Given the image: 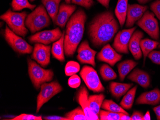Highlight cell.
Masks as SVG:
<instances>
[{
  "label": "cell",
  "mask_w": 160,
  "mask_h": 120,
  "mask_svg": "<svg viewBox=\"0 0 160 120\" xmlns=\"http://www.w3.org/2000/svg\"><path fill=\"white\" fill-rule=\"evenodd\" d=\"M119 26L111 11L99 13L93 18L88 27L91 42L96 47H100L111 41Z\"/></svg>",
  "instance_id": "obj_1"
},
{
  "label": "cell",
  "mask_w": 160,
  "mask_h": 120,
  "mask_svg": "<svg viewBox=\"0 0 160 120\" xmlns=\"http://www.w3.org/2000/svg\"><path fill=\"white\" fill-rule=\"evenodd\" d=\"M87 16L83 10L78 9L67 23L64 48L65 55L72 56L84 34Z\"/></svg>",
  "instance_id": "obj_2"
},
{
  "label": "cell",
  "mask_w": 160,
  "mask_h": 120,
  "mask_svg": "<svg viewBox=\"0 0 160 120\" xmlns=\"http://www.w3.org/2000/svg\"><path fill=\"white\" fill-rule=\"evenodd\" d=\"M25 24L33 34L48 26L50 24V17L44 6L39 5L28 15Z\"/></svg>",
  "instance_id": "obj_3"
},
{
  "label": "cell",
  "mask_w": 160,
  "mask_h": 120,
  "mask_svg": "<svg viewBox=\"0 0 160 120\" xmlns=\"http://www.w3.org/2000/svg\"><path fill=\"white\" fill-rule=\"evenodd\" d=\"M28 16L27 12H13L11 10L9 9L0 18L6 22L9 27L15 34L25 37L28 32L25 24Z\"/></svg>",
  "instance_id": "obj_4"
},
{
  "label": "cell",
  "mask_w": 160,
  "mask_h": 120,
  "mask_svg": "<svg viewBox=\"0 0 160 120\" xmlns=\"http://www.w3.org/2000/svg\"><path fill=\"white\" fill-rule=\"evenodd\" d=\"M28 62L29 76L36 89H40L43 83L52 80L54 73L52 70L43 69L30 59H28Z\"/></svg>",
  "instance_id": "obj_5"
},
{
  "label": "cell",
  "mask_w": 160,
  "mask_h": 120,
  "mask_svg": "<svg viewBox=\"0 0 160 120\" xmlns=\"http://www.w3.org/2000/svg\"><path fill=\"white\" fill-rule=\"evenodd\" d=\"M5 40L14 51L21 54H31L33 47L24 39L15 34L8 26H6L3 34Z\"/></svg>",
  "instance_id": "obj_6"
},
{
  "label": "cell",
  "mask_w": 160,
  "mask_h": 120,
  "mask_svg": "<svg viewBox=\"0 0 160 120\" xmlns=\"http://www.w3.org/2000/svg\"><path fill=\"white\" fill-rule=\"evenodd\" d=\"M62 90V87L57 81L43 83L40 87V91L37 97V113L39 112L42 106Z\"/></svg>",
  "instance_id": "obj_7"
},
{
  "label": "cell",
  "mask_w": 160,
  "mask_h": 120,
  "mask_svg": "<svg viewBox=\"0 0 160 120\" xmlns=\"http://www.w3.org/2000/svg\"><path fill=\"white\" fill-rule=\"evenodd\" d=\"M80 75L90 90L94 93H101L105 90L97 71L92 67L83 66Z\"/></svg>",
  "instance_id": "obj_8"
},
{
  "label": "cell",
  "mask_w": 160,
  "mask_h": 120,
  "mask_svg": "<svg viewBox=\"0 0 160 120\" xmlns=\"http://www.w3.org/2000/svg\"><path fill=\"white\" fill-rule=\"evenodd\" d=\"M137 25L147 33L153 39L158 40L159 27L157 20L153 12L146 11L142 17L138 21Z\"/></svg>",
  "instance_id": "obj_9"
},
{
  "label": "cell",
  "mask_w": 160,
  "mask_h": 120,
  "mask_svg": "<svg viewBox=\"0 0 160 120\" xmlns=\"http://www.w3.org/2000/svg\"><path fill=\"white\" fill-rule=\"evenodd\" d=\"M62 34L59 28H56L53 30L38 32L28 37V39L31 43H40L47 45L60 39Z\"/></svg>",
  "instance_id": "obj_10"
},
{
  "label": "cell",
  "mask_w": 160,
  "mask_h": 120,
  "mask_svg": "<svg viewBox=\"0 0 160 120\" xmlns=\"http://www.w3.org/2000/svg\"><path fill=\"white\" fill-rule=\"evenodd\" d=\"M136 29V27L119 31L114 39L113 46L120 53L128 54V44L130 38Z\"/></svg>",
  "instance_id": "obj_11"
},
{
  "label": "cell",
  "mask_w": 160,
  "mask_h": 120,
  "mask_svg": "<svg viewBox=\"0 0 160 120\" xmlns=\"http://www.w3.org/2000/svg\"><path fill=\"white\" fill-rule=\"evenodd\" d=\"M50 46L36 43L31 58L38 62L42 67H46L50 63Z\"/></svg>",
  "instance_id": "obj_12"
},
{
  "label": "cell",
  "mask_w": 160,
  "mask_h": 120,
  "mask_svg": "<svg viewBox=\"0 0 160 120\" xmlns=\"http://www.w3.org/2000/svg\"><path fill=\"white\" fill-rule=\"evenodd\" d=\"M77 59L82 64H88L96 66L95 55L97 51L91 48L88 42L85 40L78 47Z\"/></svg>",
  "instance_id": "obj_13"
},
{
  "label": "cell",
  "mask_w": 160,
  "mask_h": 120,
  "mask_svg": "<svg viewBox=\"0 0 160 120\" xmlns=\"http://www.w3.org/2000/svg\"><path fill=\"white\" fill-rule=\"evenodd\" d=\"M76 100L82 108L87 120H100L98 115L94 113L90 108L88 91L84 86H82L80 88V89L77 92Z\"/></svg>",
  "instance_id": "obj_14"
},
{
  "label": "cell",
  "mask_w": 160,
  "mask_h": 120,
  "mask_svg": "<svg viewBox=\"0 0 160 120\" xmlns=\"http://www.w3.org/2000/svg\"><path fill=\"white\" fill-rule=\"evenodd\" d=\"M148 7L138 4H128L127 15V27H132L135 23L139 21L147 11Z\"/></svg>",
  "instance_id": "obj_15"
},
{
  "label": "cell",
  "mask_w": 160,
  "mask_h": 120,
  "mask_svg": "<svg viewBox=\"0 0 160 120\" xmlns=\"http://www.w3.org/2000/svg\"><path fill=\"white\" fill-rule=\"evenodd\" d=\"M122 58V55L118 53L109 44L105 46L97 55L98 60L108 63L111 66L121 60Z\"/></svg>",
  "instance_id": "obj_16"
},
{
  "label": "cell",
  "mask_w": 160,
  "mask_h": 120,
  "mask_svg": "<svg viewBox=\"0 0 160 120\" xmlns=\"http://www.w3.org/2000/svg\"><path fill=\"white\" fill-rule=\"evenodd\" d=\"M76 9L75 5L62 3L59 8L55 24L57 26L63 28Z\"/></svg>",
  "instance_id": "obj_17"
},
{
  "label": "cell",
  "mask_w": 160,
  "mask_h": 120,
  "mask_svg": "<svg viewBox=\"0 0 160 120\" xmlns=\"http://www.w3.org/2000/svg\"><path fill=\"white\" fill-rule=\"evenodd\" d=\"M143 36V33L142 31L137 30L134 32L129 41L128 49L136 60L141 59L142 55L141 48V41Z\"/></svg>",
  "instance_id": "obj_18"
},
{
  "label": "cell",
  "mask_w": 160,
  "mask_h": 120,
  "mask_svg": "<svg viewBox=\"0 0 160 120\" xmlns=\"http://www.w3.org/2000/svg\"><path fill=\"white\" fill-rule=\"evenodd\" d=\"M160 103V90L158 88L142 94L136 100L137 104L155 105Z\"/></svg>",
  "instance_id": "obj_19"
},
{
  "label": "cell",
  "mask_w": 160,
  "mask_h": 120,
  "mask_svg": "<svg viewBox=\"0 0 160 120\" xmlns=\"http://www.w3.org/2000/svg\"><path fill=\"white\" fill-rule=\"evenodd\" d=\"M128 79L136 82L144 88H147L150 85V78L147 72L136 69L128 75Z\"/></svg>",
  "instance_id": "obj_20"
},
{
  "label": "cell",
  "mask_w": 160,
  "mask_h": 120,
  "mask_svg": "<svg viewBox=\"0 0 160 120\" xmlns=\"http://www.w3.org/2000/svg\"><path fill=\"white\" fill-rule=\"evenodd\" d=\"M128 6V0L118 1L115 13L121 27L123 26L125 23Z\"/></svg>",
  "instance_id": "obj_21"
},
{
  "label": "cell",
  "mask_w": 160,
  "mask_h": 120,
  "mask_svg": "<svg viewBox=\"0 0 160 120\" xmlns=\"http://www.w3.org/2000/svg\"><path fill=\"white\" fill-rule=\"evenodd\" d=\"M132 86V83L128 84L112 82L110 83L109 88L112 95L117 98H119L125 94Z\"/></svg>",
  "instance_id": "obj_22"
},
{
  "label": "cell",
  "mask_w": 160,
  "mask_h": 120,
  "mask_svg": "<svg viewBox=\"0 0 160 120\" xmlns=\"http://www.w3.org/2000/svg\"><path fill=\"white\" fill-rule=\"evenodd\" d=\"M65 33L64 31H63L62 37L53 44L52 48V54L54 58L61 62L65 61L64 48Z\"/></svg>",
  "instance_id": "obj_23"
},
{
  "label": "cell",
  "mask_w": 160,
  "mask_h": 120,
  "mask_svg": "<svg viewBox=\"0 0 160 120\" xmlns=\"http://www.w3.org/2000/svg\"><path fill=\"white\" fill-rule=\"evenodd\" d=\"M62 0H41L50 18L53 23H55L56 19L59 12L60 4Z\"/></svg>",
  "instance_id": "obj_24"
},
{
  "label": "cell",
  "mask_w": 160,
  "mask_h": 120,
  "mask_svg": "<svg viewBox=\"0 0 160 120\" xmlns=\"http://www.w3.org/2000/svg\"><path fill=\"white\" fill-rule=\"evenodd\" d=\"M137 65V63L132 60H127L120 63L118 65V68L120 80L123 81L126 76Z\"/></svg>",
  "instance_id": "obj_25"
},
{
  "label": "cell",
  "mask_w": 160,
  "mask_h": 120,
  "mask_svg": "<svg viewBox=\"0 0 160 120\" xmlns=\"http://www.w3.org/2000/svg\"><path fill=\"white\" fill-rule=\"evenodd\" d=\"M105 96L103 94L93 95L88 97L90 108L94 113L99 115L102 105L105 100Z\"/></svg>",
  "instance_id": "obj_26"
},
{
  "label": "cell",
  "mask_w": 160,
  "mask_h": 120,
  "mask_svg": "<svg viewBox=\"0 0 160 120\" xmlns=\"http://www.w3.org/2000/svg\"><path fill=\"white\" fill-rule=\"evenodd\" d=\"M159 42L146 38L142 39L141 41V48L143 55V65H144L146 58L148 55L159 45Z\"/></svg>",
  "instance_id": "obj_27"
},
{
  "label": "cell",
  "mask_w": 160,
  "mask_h": 120,
  "mask_svg": "<svg viewBox=\"0 0 160 120\" xmlns=\"http://www.w3.org/2000/svg\"><path fill=\"white\" fill-rule=\"evenodd\" d=\"M137 89V86H135L126 93L120 103L122 108L129 110L132 108L134 101Z\"/></svg>",
  "instance_id": "obj_28"
},
{
  "label": "cell",
  "mask_w": 160,
  "mask_h": 120,
  "mask_svg": "<svg viewBox=\"0 0 160 120\" xmlns=\"http://www.w3.org/2000/svg\"><path fill=\"white\" fill-rule=\"evenodd\" d=\"M101 108L106 111L113 113H122L125 114H129L121 106L120 107L111 100H104L102 105Z\"/></svg>",
  "instance_id": "obj_29"
},
{
  "label": "cell",
  "mask_w": 160,
  "mask_h": 120,
  "mask_svg": "<svg viewBox=\"0 0 160 120\" xmlns=\"http://www.w3.org/2000/svg\"><path fill=\"white\" fill-rule=\"evenodd\" d=\"M11 6L13 11H19L26 8L33 10L36 7L35 4L29 2L28 0H12Z\"/></svg>",
  "instance_id": "obj_30"
},
{
  "label": "cell",
  "mask_w": 160,
  "mask_h": 120,
  "mask_svg": "<svg viewBox=\"0 0 160 120\" xmlns=\"http://www.w3.org/2000/svg\"><path fill=\"white\" fill-rule=\"evenodd\" d=\"M100 73L105 81L113 80L116 79L117 77L116 72L107 64H104L101 66L100 69Z\"/></svg>",
  "instance_id": "obj_31"
},
{
  "label": "cell",
  "mask_w": 160,
  "mask_h": 120,
  "mask_svg": "<svg viewBox=\"0 0 160 120\" xmlns=\"http://www.w3.org/2000/svg\"><path fill=\"white\" fill-rule=\"evenodd\" d=\"M65 117L69 120H87L85 113L81 107H77L71 112L67 113Z\"/></svg>",
  "instance_id": "obj_32"
},
{
  "label": "cell",
  "mask_w": 160,
  "mask_h": 120,
  "mask_svg": "<svg viewBox=\"0 0 160 120\" xmlns=\"http://www.w3.org/2000/svg\"><path fill=\"white\" fill-rule=\"evenodd\" d=\"M122 114V113H113L100 110L98 115L101 120H120Z\"/></svg>",
  "instance_id": "obj_33"
},
{
  "label": "cell",
  "mask_w": 160,
  "mask_h": 120,
  "mask_svg": "<svg viewBox=\"0 0 160 120\" xmlns=\"http://www.w3.org/2000/svg\"><path fill=\"white\" fill-rule=\"evenodd\" d=\"M80 70V66L78 63L74 61H70L65 66V72L66 76H72L79 72Z\"/></svg>",
  "instance_id": "obj_34"
},
{
  "label": "cell",
  "mask_w": 160,
  "mask_h": 120,
  "mask_svg": "<svg viewBox=\"0 0 160 120\" xmlns=\"http://www.w3.org/2000/svg\"><path fill=\"white\" fill-rule=\"evenodd\" d=\"M81 79L76 74L72 75L68 80V85L72 88L76 89L79 87L81 84Z\"/></svg>",
  "instance_id": "obj_35"
},
{
  "label": "cell",
  "mask_w": 160,
  "mask_h": 120,
  "mask_svg": "<svg viewBox=\"0 0 160 120\" xmlns=\"http://www.w3.org/2000/svg\"><path fill=\"white\" fill-rule=\"evenodd\" d=\"M73 4L80 5L86 9H89L94 4L93 0H71Z\"/></svg>",
  "instance_id": "obj_36"
},
{
  "label": "cell",
  "mask_w": 160,
  "mask_h": 120,
  "mask_svg": "<svg viewBox=\"0 0 160 120\" xmlns=\"http://www.w3.org/2000/svg\"><path fill=\"white\" fill-rule=\"evenodd\" d=\"M12 120H42L41 116H36L32 114H22L15 118L11 119Z\"/></svg>",
  "instance_id": "obj_37"
},
{
  "label": "cell",
  "mask_w": 160,
  "mask_h": 120,
  "mask_svg": "<svg viewBox=\"0 0 160 120\" xmlns=\"http://www.w3.org/2000/svg\"><path fill=\"white\" fill-rule=\"evenodd\" d=\"M151 9L160 20V0H156L151 4Z\"/></svg>",
  "instance_id": "obj_38"
},
{
  "label": "cell",
  "mask_w": 160,
  "mask_h": 120,
  "mask_svg": "<svg viewBox=\"0 0 160 120\" xmlns=\"http://www.w3.org/2000/svg\"><path fill=\"white\" fill-rule=\"evenodd\" d=\"M148 56L152 62L160 65V51L153 50L149 54Z\"/></svg>",
  "instance_id": "obj_39"
},
{
  "label": "cell",
  "mask_w": 160,
  "mask_h": 120,
  "mask_svg": "<svg viewBox=\"0 0 160 120\" xmlns=\"http://www.w3.org/2000/svg\"><path fill=\"white\" fill-rule=\"evenodd\" d=\"M131 117V120H144V115L139 111L133 112Z\"/></svg>",
  "instance_id": "obj_40"
},
{
  "label": "cell",
  "mask_w": 160,
  "mask_h": 120,
  "mask_svg": "<svg viewBox=\"0 0 160 120\" xmlns=\"http://www.w3.org/2000/svg\"><path fill=\"white\" fill-rule=\"evenodd\" d=\"M44 119L46 120H69L66 117H61L58 116H49L44 117Z\"/></svg>",
  "instance_id": "obj_41"
},
{
  "label": "cell",
  "mask_w": 160,
  "mask_h": 120,
  "mask_svg": "<svg viewBox=\"0 0 160 120\" xmlns=\"http://www.w3.org/2000/svg\"><path fill=\"white\" fill-rule=\"evenodd\" d=\"M98 2L104 6L106 8H108L109 2L111 0H97Z\"/></svg>",
  "instance_id": "obj_42"
},
{
  "label": "cell",
  "mask_w": 160,
  "mask_h": 120,
  "mask_svg": "<svg viewBox=\"0 0 160 120\" xmlns=\"http://www.w3.org/2000/svg\"><path fill=\"white\" fill-rule=\"evenodd\" d=\"M153 111L156 114L157 120H160V105L157 107H154L153 109Z\"/></svg>",
  "instance_id": "obj_43"
},
{
  "label": "cell",
  "mask_w": 160,
  "mask_h": 120,
  "mask_svg": "<svg viewBox=\"0 0 160 120\" xmlns=\"http://www.w3.org/2000/svg\"><path fill=\"white\" fill-rule=\"evenodd\" d=\"M120 120H131V117L129 116V114L123 113L120 118Z\"/></svg>",
  "instance_id": "obj_44"
},
{
  "label": "cell",
  "mask_w": 160,
  "mask_h": 120,
  "mask_svg": "<svg viewBox=\"0 0 160 120\" xmlns=\"http://www.w3.org/2000/svg\"><path fill=\"white\" fill-rule=\"evenodd\" d=\"M151 120V116H150V112L147 111V113L144 115V120Z\"/></svg>",
  "instance_id": "obj_45"
},
{
  "label": "cell",
  "mask_w": 160,
  "mask_h": 120,
  "mask_svg": "<svg viewBox=\"0 0 160 120\" xmlns=\"http://www.w3.org/2000/svg\"><path fill=\"white\" fill-rule=\"evenodd\" d=\"M137 1L141 4H145L151 1V0H137Z\"/></svg>",
  "instance_id": "obj_46"
},
{
  "label": "cell",
  "mask_w": 160,
  "mask_h": 120,
  "mask_svg": "<svg viewBox=\"0 0 160 120\" xmlns=\"http://www.w3.org/2000/svg\"><path fill=\"white\" fill-rule=\"evenodd\" d=\"M65 2L67 3V4H70L71 2V0H65Z\"/></svg>",
  "instance_id": "obj_47"
},
{
  "label": "cell",
  "mask_w": 160,
  "mask_h": 120,
  "mask_svg": "<svg viewBox=\"0 0 160 120\" xmlns=\"http://www.w3.org/2000/svg\"><path fill=\"white\" fill-rule=\"evenodd\" d=\"M35 0H30V1L31 2H33L35 1Z\"/></svg>",
  "instance_id": "obj_48"
},
{
  "label": "cell",
  "mask_w": 160,
  "mask_h": 120,
  "mask_svg": "<svg viewBox=\"0 0 160 120\" xmlns=\"http://www.w3.org/2000/svg\"><path fill=\"white\" fill-rule=\"evenodd\" d=\"M159 48H160V45H159Z\"/></svg>",
  "instance_id": "obj_49"
}]
</instances>
